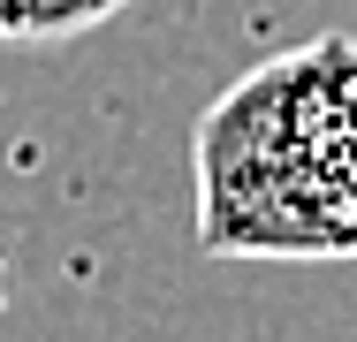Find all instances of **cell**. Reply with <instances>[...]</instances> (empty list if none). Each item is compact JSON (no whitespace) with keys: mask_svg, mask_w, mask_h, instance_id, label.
I'll return each instance as SVG.
<instances>
[{"mask_svg":"<svg viewBox=\"0 0 357 342\" xmlns=\"http://www.w3.org/2000/svg\"><path fill=\"white\" fill-rule=\"evenodd\" d=\"M198 236L220 259H357V46L319 38L198 122Z\"/></svg>","mask_w":357,"mask_h":342,"instance_id":"obj_1","label":"cell"},{"mask_svg":"<svg viewBox=\"0 0 357 342\" xmlns=\"http://www.w3.org/2000/svg\"><path fill=\"white\" fill-rule=\"evenodd\" d=\"M122 8H137V0H0V38L8 46H61V38L114 23Z\"/></svg>","mask_w":357,"mask_h":342,"instance_id":"obj_2","label":"cell"},{"mask_svg":"<svg viewBox=\"0 0 357 342\" xmlns=\"http://www.w3.org/2000/svg\"><path fill=\"white\" fill-rule=\"evenodd\" d=\"M0 312H8V259H0Z\"/></svg>","mask_w":357,"mask_h":342,"instance_id":"obj_3","label":"cell"}]
</instances>
